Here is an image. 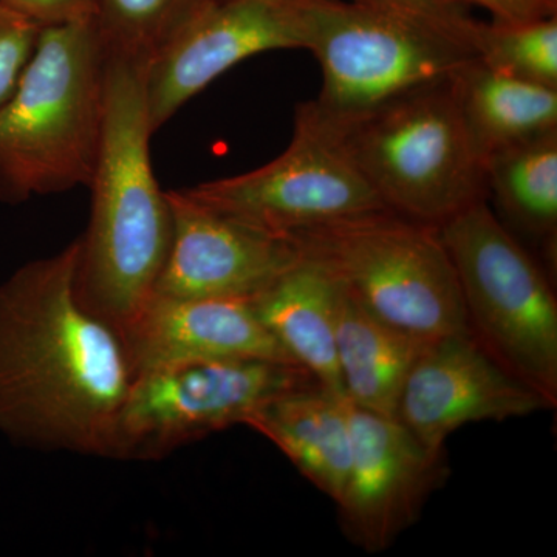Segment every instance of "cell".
<instances>
[{"mask_svg": "<svg viewBox=\"0 0 557 557\" xmlns=\"http://www.w3.org/2000/svg\"><path fill=\"white\" fill-rule=\"evenodd\" d=\"M429 343L387 324L341 288L336 359L351 405L397 417L403 387Z\"/></svg>", "mask_w": 557, "mask_h": 557, "instance_id": "e0dca14e", "label": "cell"}, {"mask_svg": "<svg viewBox=\"0 0 557 557\" xmlns=\"http://www.w3.org/2000/svg\"><path fill=\"white\" fill-rule=\"evenodd\" d=\"M0 5L16 11L40 28L94 20L95 0H0Z\"/></svg>", "mask_w": 557, "mask_h": 557, "instance_id": "603a6c76", "label": "cell"}, {"mask_svg": "<svg viewBox=\"0 0 557 557\" xmlns=\"http://www.w3.org/2000/svg\"><path fill=\"white\" fill-rule=\"evenodd\" d=\"M306 49L304 0H220L148 70L152 131L242 61L271 50Z\"/></svg>", "mask_w": 557, "mask_h": 557, "instance_id": "7c38bea8", "label": "cell"}, {"mask_svg": "<svg viewBox=\"0 0 557 557\" xmlns=\"http://www.w3.org/2000/svg\"><path fill=\"white\" fill-rule=\"evenodd\" d=\"M314 381L299 366L252 358L182 362L139 373L116 417L109 458L163 460L190 443L245 426L277 395Z\"/></svg>", "mask_w": 557, "mask_h": 557, "instance_id": "ba28073f", "label": "cell"}, {"mask_svg": "<svg viewBox=\"0 0 557 557\" xmlns=\"http://www.w3.org/2000/svg\"><path fill=\"white\" fill-rule=\"evenodd\" d=\"M339 298V285L327 271L299 258L249 302L293 364L321 386L344 394L336 359Z\"/></svg>", "mask_w": 557, "mask_h": 557, "instance_id": "2e32d148", "label": "cell"}, {"mask_svg": "<svg viewBox=\"0 0 557 557\" xmlns=\"http://www.w3.org/2000/svg\"><path fill=\"white\" fill-rule=\"evenodd\" d=\"M350 468L338 505L348 541L368 553L391 547L448 478L443 450L424 446L397 418L350 403Z\"/></svg>", "mask_w": 557, "mask_h": 557, "instance_id": "30bf717a", "label": "cell"}, {"mask_svg": "<svg viewBox=\"0 0 557 557\" xmlns=\"http://www.w3.org/2000/svg\"><path fill=\"white\" fill-rule=\"evenodd\" d=\"M172 242L153 295L180 299L251 298L299 259L287 237L274 236L166 190Z\"/></svg>", "mask_w": 557, "mask_h": 557, "instance_id": "4fadbf2b", "label": "cell"}, {"mask_svg": "<svg viewBox=\"0 0 557 557\" xmlns=\"http://www.w3.org/2000/svg\"><path fill=\"white\" fill-rule=\"evenodd\" d=\"M325 126L384 207L397 214L440 226L487 200L483 160L449 83L409 91L341 126Z\"/></svg>", "mask_w": 557, "mask_h": 557, "instance_id": "8992f818", "label": "cell"}, {"mask_svg": "<svg viewBox=\"0 0 557 557\" xmlns=\"http://www.w3.org/2000/svg\"><path fill=\"white\" fill-rule=\"evenodd\" d=\"M220 0H95L106 57L149 70Z\"/></svg>", "mask_w": 557, "mask_h": 557, "instance_id": "ffe728a7", "label": "cell"}, {"mask_svg": "<svg viewBox=\"0 0 557 557\" xmlns=\"http://www.w3.org/2000/svg\"><path fill=\"white\" fill-rule=\"evenodd\" d=\"M42 28L0 5V110L13 97L30 62Z\"/></svg>", "mask_w": 557, "mask_h": 557, "instance_id": "7402d4cb", "label": "cell"}, {"mask_svg": "<svg viewBox=\"0 0 557 557\" xmlns=\"http://www.w3.org/2000/svg\"><path fill=\"white\" fill-rule=\"evenodd\" d=\"M120 338L132 379L164 366L215 359H270L293 364L256 317L249 298L152 295L121 330Z\"/></svg>", "mask_w": 557, "mask_h": 557, "instance_id": "5bb4252c", "label": "cell"}, {"mask_svg": "<svg viewBox=\"0 0 557 557\" xmlns=\"http://www.w3.org/2000/svg\"><path fill=\"white\" fill-rule=\"evenodd\" d=\"M106 64L94 20L40 30L0 110V203L90 185L104 129Z\"/></svg>", "mask_w": 557, "mask_h": 557, "instance_id": "277c9868", "label": "cell"}, {"mask_svg": "<svg viewBox=\"0 0 557 557\" xmlns=\"http://www.w3.org/2000/svg\"><path fill=\"white\" fill-rule=\"evenodd\" d=\"M285 237L299 258L327 271L387 324L426 341L469 333L456 269L438 226L383 209Z\"/></svg>", "mask_w": 557, "mask_h": 557, "instance_id": "5b68a950", "label": "cell"}, {"mask_svg": "<svg viewBox=\"0 0 557 557\" xmlns=\"http://www.w3.org/2000/svg\"><path fill=\"white\" fill-rule=\"evenodd\" d=\"M207 207L274 236L387 209L335 132L299 104L287 149L258 170L186 189Z\"/></svg>", "mask_w": 557, "mask_h": 557, "instance_id": "9c48e42d", "label": "cell"}, {"mask_svg": "<svg viewBox=\"0 0 557 557\" xmlns=\"http://www.w3.org/2000/svg\"><path fill=\"white\" fill-rule=\"evenodd\" d=\"M307 51L322 70L314 101L341 126L409 91L449 83L479 60L478 28L458 0H304Z\"/></svg>", "mask_w": 557, "mask_h": 557, "instance_id": "3957f363", "label": "cell"}, {"mask_svg": "<svg viewBox=\"0 0 557 557\" xmlns=\"http://www.w3.org/2000/svg\"><path fill=\"white\" fill-rule=\"evenodd\" d=\"M458 2L474 3L482 7L493 16L494 22L519 24L556 16L557 0H458Z\"/></svg>", "mask_w": 557, "mask_h": 557, "instance_id": "cb8c5ba5", "label": "cell"}, {"mask_svg": "<svg viewBox=\"0 0 557 557\" xmlns=\"http://www.w3.org/2000/svg\"><path fill=\"white\" fill-rule=\"evenodd\" d=\"M78 255L79 237L0 284V431L109 458L132 372L119 333L76 298Z\"/></svg>", "mask_w": 557, "mask_h": 557, "instance_id": "6da1fadb", "label": "cell"}, {"mask_svg": "<svg viewBox=\"0 0 557 557\" xmlns=\"http://www.w3.org/2000/svg\"><path fill=\"white\" fill-rule=\"evenodd\" d=\"M245 426L270 440L311 485L338 502L351 456L346 395L314 381L277 395Z\"/></svg>", "mask_w": 557, "mask_h": 557, "instance_id": "9a60e30c", "label": "cell"}, {"mask_svg": "<svg viewBox=\"0 0 557 557\" xmlns=\"http://www.w3.org/2000/svg\"><path fill=\"white\" fill-rule=\"evenodd\" d=\"M478 47L487 67L557 89V14L519 24L480 21Z\"/></svg>", "mask_w": 557, "mask_h": 557, "instance_id": "44dd1931", "label": "cell"}, {"mask_svg": "<svg viewBox=\"0 0 557 557\" xmlns=\"http://www.w3.org/2000/svg\"><path fill=\"white\" fill-rule=\"evenodd\" d=\"M487 197L528 239L556 255L557 129L498 149L483 160ZM498 215V218H500Z\"/></svg>", "mask_w": 557, "mask_h": 557, "instance_id": "d6986e66", "label": "cell"}, {"mask_svg": "<svg viewBox=\"0 0 557 557\" xmlns=\"http://www.w3.org/2000/svg\"><path fill=\"white\" fill-rule=\"evenodd\" d=\"M449 84L482 160L557 129V89L505 75L480 60L461 69Z\"/></svg>", "mask_w": 557, "mask_h": 557, "instance_id": "ac0fdd59", "label": "cell"}, {"mask_svg": "<svg viewBox=\"0 0 557 557\" xmlns=\"http://www.w3.org/2000/svg\"><path fill=\"white\" fill-rule=\"evenodd\" d=\"M108 58L104 129L79 237L78 302L119 333L153 295L172 242V211L150 161L148 70Z\"/></svg>", "mask_w": 557, "mask_h": 557, "instance_id": "7a4b0ae2", "label": "cell"}, {"mask_svg": "<svg viewBox=\"0 0 557 557\" xmlns=\"http://www.w3.org/2000/svg\"><path fill=\"white\" fill-rule=\"evenodd\" d=\"M469 335L512 375L557 403V300L522 242L478 201L438 226Z\"/></svg>", "mask_w": 557, "mask_h": 557, "instance_id": "52a82bcc", "label": "cell"}, {"mask_svg": "<svg viewBox=\"0 0 557 557\" xmlns=\"http://www.w3.org/2000/svg\"><path fill=\"white\" fill-rule=\"evenodd\" d=\"M555 408L536 388L512 375L469 333L431 341L410 370L397 420L424 446L445 449L458 429L505 421Z\"/></svg>", "mask_w": 557, "mask_h": 557, "instance_id": "8fae6325", "label": "cell"}]
</instances>
